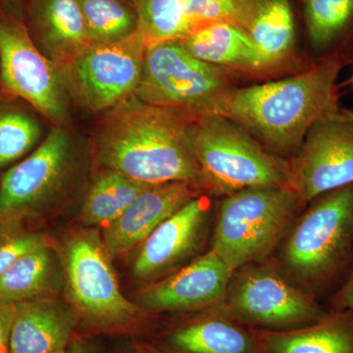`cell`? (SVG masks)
<instances>
[{
	"instance_id": "cell-7",
	"label": "cell",
	"mask_w": 353,
	"mask_h": 353,
	"mask_svg": "<svg viewBox=\"0 0 353 353\" xmlns=\"http://www.w3.org/2000/svg\"><path fill=\"white\" fill-rule=\"evenodd\" d=\"M221 308L241 324L265 331L303 328L329 313L267 260L234 272Z\"/></svg>"
},
{
	"instance_id": "cell-9",
	"label": "cell",
	"mask_w": 353,
	"mask_h": 353,
	"mask_svg": "<svg viewBox=\"0 0 353 353\" xmlns=\"http://www.w3.org/2000/svg\"><path fill=\"white\" fill-rule=\"evenodd\" d=\"M63 81L41 52L24 19L0 10V85L62 127L67 119Z\"/></svg>"
},
{
	"instance_id": "cell-5",
	"label": "cell",
	"mask_w": 353,
	"mask_h": 353,
	"mask_svg": "<svg viewBox=\"0 0 353 353\" xmlns=\"http://www.w3.org/2000/svg\"><path fill=\"white\" fill-rule=\"evenodd\" d=\"M234 88L229 69L197 59L178 41H166L146 48L134 97L148 105L199 120L225 116Z\"/></svg>"
},
{
	"instance_id": "cell-1",
	"label": "cell",
	"mask_w": 353,
	"mask_h": 353,
	"mask_svg": "<svg viewBox=\"0 0 353 353\" xmlns=\"http://www.w3.org/2000/svg\"><path fill=\"white\" fill-rule=\"evenodd\" d=\"M196 127L197 120L134 97L106 112L95 137V157L103 170L138 182H185L202 192Z\"/></svg>"
},
{
	"instance_id": "cell-13",
	"label": "cell",
	"mask_w": 353,
	"mask_h": 353,
	"mask_svg": "<svg viewBox=\"0 0 353 353\" xmlns=\"http://www.w3.org/2000/svg\"><path fill=\"white\" fill-rule=\"evenodd\" d=\"M212 203L201 194L163 221L141 245L134 275L152 279L173 273L189 259H196L212 233Z\"/></svg>"
},
{
	"instance_id": "cell-24",
	"label": "cell",
	"mask_w": 353,
	"mask_h": 353,
	"mask_svg": "<svg viewBox=\"0 0 353 353\" xmlns=\"http://www.w3.org/2000/svg\"><path fill=\"white\" fill-rule=\"evenodd\" d=\"M92 43H116L139 30L138 14L124 0H78Z\"/></svg>"
},
{
	"instance_id": "cell-6",
	"label": "cell",
	"mask_w": 353,
	"mask_h": 353,
	"mask_svg": "<svg viewBox=\"0 0 353 353\" xmlns=\"http://www.w3.org/2000/svg\"><path fill=\"white\" fill-rule=\"evenodd\" d=\"M194 145L202 192L208 196L224 197L250 188L289 185V160L265 150L226 116L197 120Z\"/></svg>"
},
{
	"instance_id": "cell-19",
	"label": "cell",
	"mask_w": 353,
	"mask_h": 353,
	"mask_svg": "<svg viewBox=\"0 0 353 353\" xmlns=\"http://www.w3.org/2000/svg\"><path fill=\"white\" fill-rule=\"evenodd\" d=\"M260 353H353V312L333 310L303 328L255 330Z\"/></svg>"
},
{
	"instance_id": "cell-36",
	"label": "cell",
	"mask_w": 353,
	"mask_h": 353,
	"mask_svg": "<svg viewBox=\"0 0 353 353\" xmlns=\"http://www.w3.org/2000/svg\"><path fill=\"white\" fill-rule=\"evenodd\" d=\"M352 83H353V76H352Z\"/></svg>"
},
{
	"instance_id": "cell-20",
	"label": "cell",
	"mask_w": 353,
	"mask_h": 353,
	"mask_svg": "<svg viewBox=\"0 0 353 353\" xmlns=\"http://www.w3.org/2000/svg\"><path fill=\"white\" fill-rule=\"evenodd\" d=\"M192 57L234 71L261 72L252 37L243 28L226 23L203 26L178 39Z\"/></svg>"
},
{
	"instance_id": "cell-33",
	"label": "cell",
	"mask_w": 353,
	"mask_h": 353,
	"mask_svg": "<svg viewBox=\"0 0 353 353\" xmlns=\"http://www.w3.org/2000/svg\"><path fill=\"white\" fill-rule=\"evenodd\" d=\"M68 353H92L90 350H88L85 345H83L82 343H78V341H75V343H72L71 347L68 350Z\"/></svg>"
},
{
	"instance_id": "cell-23",
	"label": "cell",
	"mask_w": 353,
	"mask_h": 353,
	"mask_svg": "<svg viewBox=\"0 0 353 353\" xmlns=\"http://www.w3.org/2000/svg\"><path fill=\"white\" fill-rule=\"evenodd\" d=\"M152 185H154L132 180L116 172L103 170L88 190L80 219L90 226L108 227Z\"/></svg>"
},
{
	"instance_id": "cell-12",
	"label": "cell",
	"mask_w": 353,
	"mask_h": 353,
	"mask_svg": "<svg viewBox=\"0 0 353 353\" xmlns=\"http://www.w3.org/2000/svg\"><path fill=\"white\" fill-rule=\"evenodd\" d=\"M73 165V141L55 127L32 154L1 176L0 218L38 216L66 187Z\"/></svg>"
},
{
	"instance_id": "cell-31",
	"label": "cell",
	"mask_w": 353,
	"mask_h": 353,
	"mask_svg": "<svg viewBox=\"0 0 353 353\" xmlns=\"http://www.w3.org/2000/svg\"><path fill=\"white\" fill-rule=\"evenodd\" d=\"M15 306L0 301V353L9 352V338L12 328Z\"/></svg>"
},
{
	"instance_id": "cell-15",
	"label": "cell",
	"mask_w": 353,
	"mask_h": 353,
	"mask_svg": "<svg viewBox=\"0 0 353 353\" xmlns=\"http://www.w3.org/2000/svg\"><path fill=\"white\" fill-rule=\"evenodd\" d=\"M24 22L59 73L92 43L78 0H28Z\"/></svg>"
},
{
	"instance_id": "cell-25",
	"label": "cell",
	"mask_w": 353,
	"mask_h": 353,
	"mask_svg": "<svg viewBox=\"0 0 353 353\" xmlns=\"http://www.w3.org/2000/svg\"><path fill=\"white\" fill-rule=\"evenodd\" d=\"M304 12L316 51L329 50L353 28V0H304Z\"/></svg>"
},
{
	"instance_id": "cell-17",
	"label": "cell",
	"mask_w": 353,
	"mask_h": 353,
	"mask_svg": "<svg viewBox=\"0 0 353 353\" xmlns=\"http://www.w3.org/2000/svg\"><path fill=\"white\" fill-rule=\"evenodd\" d=\"M9 352L52 353L65 350L75 328L73 310L51 299L14 304Z\"/></svg>"
},
{
	"instance_id": "cell-34",
	"label": "cell",
	"mask_w": 353,
	"mask_h": 353,
	"mask_svg": "<svg viewBox=\"0 0 353 353\" xmlns=\"http://www.w3.org/2000/svg\"><path fill=\"white\" fill-rule=\"evenodd\" d=\"M341 115L345 116L348 120L352 121L353 122V111L352 110H341Z\"/></svg>"
},
{
	"instance_id": "cell-26",
	"label": "cell",
	"mask_w": 353,
	"mask_h": 353,
	"mask_svg": "<svg viewBox=\"0 0 353 353\" xmlns=\"http://www.w3.org/2000/svg\"><path fill=\"white\" fill-rule=\"evenodd\" d=\"M148 46L178 41L188 34L185 0H131Z\"/></svg>"
},
{
	"instance_id": "cell-21",
	"label": "cell",
	"mask_w": 353,
	"mask_h": 353,
	"mask_svg": "<svg viewBox=\"0 0 353 353\" xmlns=\"http://www.w3.org/2000/svg\"><path fill=\"white\" fill-rule=\"evenodd\" d=\"M61 283V268L48 243L34 248L0 276V301L18 303L50 299Z\"/></svg>"
},
{
	"instance_id": "cell-27",
	"label": "cell",
	"mask_w": 353,
	"mask_h": 353,
	"mask_svg": "<svg viewBox=\"0 0 353 353\" xmlns=\"http://www.w3.org/2000/svg\"><path fill=\"white\" fill-rule=\"evenodd\" d=\"M257 0H185L188 34L203 26L226 23L248 31Z\"/></svg>"
},
{
	"instance_id": "cell-11",
	"label": "cell",
	"mask_w": 353,
	"mask_h": 353,
	"mask_svg": "<svg viewBox=\"0 0 353 353\" xmlns=\"http://www.w3.org/2000/svg\"><path fill=\"white\" fill-rule=\"evenodd\" d=\"M99 236L79 234L65 250L70 294L79 310L94 324L124 326L139 314V308L123 296Z\"/></svg>"
},
{
	"instance_id": "cell-30",
	"label": "cell",
	"mask_w": 353,
	"mask_h": 353,
	"mask_svg": "<svg viewBox=\"0 0 353 353\" xmlns=\"http://www.w3.org/2000/svg\"><path fill=\"white\" fill-rule=\"evenodd\" d=\"M332 305L334 310H348L353 312V253L347 277L340 290L334 294Z\"/></svg>"
},
{
	"instance_id": "cell-35",
	"label": "cell",
	"mask_w": 353,
	"mask_h": 353,
	"mask_svg": "<svg viewBox=\"0 0 353 353\" xmlns=\"http://www.w3.org/2000/svg\"><path fill=\"white\" fill-rule=\"evenodd\" d=\"M52 353H68V350H57V352H52Z\"/></svg>"
},
{
	"instance_id": "cell-14",
	"label": "cell",
	"mask_w": 353,
	"mask_h": 353,
	"mask_svg": "<svg viewBox=\"0 0 353 353\" xmlns=\"http://www.w3.org/2000/svg\"><path fill=\"white\" fill-rule=\"evenodd\" d=\"M233 272L212 250L174 271L139 294V303L152 312L219 307Z\"/></svg>"
},
{
	"instance_id": "cell-18",
	"label": "cell",
	"mask_w": 353,
	"mask_h": 353,
	"mask_svg": "<svg viewBox=\"0 0 353 353\" xmlns=\"http://www.w3.org/2000/svg\"><path fill=\"white\" fill-rule=\"evenodd\" d=\"M165 343L174 353H260L255 329L233 319L221 306L170 332Z\"/></svg>"
},
{
	"instance_id": "cell-3",
	"label": "cell",
	"mask_w": 353,
	"mask_h": 353,
	"mask_svg": "<svg viewBox=\"0 0 353 353\" xmlns=\"http://www.w3.org/2000/svg\"><path fill=\"white\" fill-rule=\"evenodd\" d=\"M277 252L281 272L315 299L331 287L352 257L353 183L311 201Z\"/></svg>"
},
{
	"instance_id": "cell-16",
	"label": "cell",
	"mask_w": 353,
	"mask_h": 353,
	"mask_svg": "<svg viewBox=\"0 0 353 353\" xmlns=\"http://www.w3.org/2000/svg\"><path fill=\"white\" fill-rule=\"evenodd\" d=\"M201 194L203 192L185 182L152 185L105 228L103 245L106 252L116 256L143 243L163 221Z\"/></svg>"
},
{
	"instance_id": "cell-22",
	"label": "cell",
	"mask_w": 353,
	"mask_h": 353,
	"mask_svg": "<svg viewBox=\"0 0 353 353\" xmlns=\"http://www.w3.org/2000/svg\"><path fill=\"white\" fill-rule=\"evenodd\" d=\"M248 32L259 51L261 71L285 63L294 53L296 38L289 0H257Z\"/></svg>"
},
{
	"instance_id": "cell-10",
	"label": "cell",
	"mask_w": 353,
	"mask_h": 353,
	"mask_svg": "<svg viewBox=\"0 0 353 353\" xmlns=\"http://www.w3.org/2000/svg\"><path fill=\"white\" fill-rule=\"evenodd\" d=\"M289 185L301 208L353 183V122L341 113L318 120L289 160Z\"/></svg>"
},
{
	"instance_id": "cell-8",
	"label": "cell",
	"mask_w": 353,
	"mask_h": 353,
	"mask_svg": "<svg viewBox=\"0 0 353 353\" xmlns=\"http://www.w3.org/2000/svg\"><path fill=\"white\" fill-rule=\"evenodd\" d=\"M148 46L141 30L116 43H90L60 75L88 110L108 111L134 99Z\"/></svg>"
},
{
	"instance_id": "cell-29",
	"label": "cell",
	"mask_w": 353,
	"mask_h": 353,
	"mask_svg": "<svg viewBox=\"0 0 353 353\" xmlns=\"http://www.w3.org/2000/svg\"><path fill=\"white\" fill-rule=\"evenodd\" d=\"M34 216L0 218V276L17 260L48 243L46 234L32 227Z\"/></svg>"
},
{
	"instance_id": "cell-28",
	"label": "cell",
	"mask_w": 353,
	"mask_h": 353,
	"mask_svg": "<svg viewBox=\"0 0 353 353\" xmlns=\"http://www.w3.org/2000/svg\"><path fill=\"white\" fill-rule=\"evenodd\" d=\"M34 118L20 110L0 112V169L6 168L31 152L41 138Z\"/></svg>"
},
{
	"instance_id": "cell-32",
	"label": "cell",
	"mask_w": 353,
	"mask_h": 353,
	"mask_svg": "<svg viewBox=\"0 0 353 353\" xmlns=\"http://www.w3.org/2000/svg\"><path fill=\"white\" fill-rule=\"evenodd\" d=\"M28 0H0V10L24 19V10Z\"/></svg>"
},
{
	"instance_id": "cell-2",
	"label": "cell",
	"mask_w": 353,
	"mask_h": 353,
	"mask_svg": "<svg viewBox=\"0 0 353 353\" xmlns=\"http://www.w3.org/2000/svg\"><path fill=\"white\" fill-rule=\"evenodd\" d=\"M338 54L283 80L234 88L225 116L245 129L269 152L290 160L308 130L322 118L341 112Z\"/></svg>"
},
{
	"instance_id": "cell-4",
	"label": "cell",
	"mask_w": 353,
	"mask_h": 353,
	"mask_svg": "<svg viewBox=\"0 0 353 353\" xmlns=\"http://www.w3.org/2000/svg\"><path fill=\"white\" fill-rule=\"evenodd\" d=\"M301 208L289 187L250 188L222 197L210 250L233 273L245 265L266 261Z\"/></svg>"
}]
</instances>
